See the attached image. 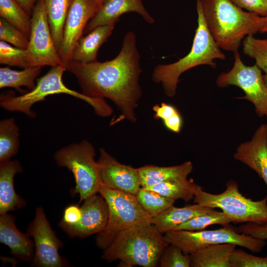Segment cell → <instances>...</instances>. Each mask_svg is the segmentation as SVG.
Returning a JSON list of instances; mask_svg holds the SVG:
<instances>
[{
    "instance_id": "cell-1",
    "label": "cell",
    "mask_w": 267,
    "mask_h": 267,
    "mask_svg": "<svg viewBox=\"0 0 267 267\" xmlns=\"http://www.w3.org/2000/svg\"><path fill=\"white\" fill-rule=\"evenodd\" d=\"M139 59L135 36L129 32L114 59L88 63L72 61L65 68L76 77L84 94L110 99L121 112L120 120L134 123L135 109L142 94L138 82L142 72Z\"/></svg>"
},
{
    "instance_id": "cell-2",
    "label": "cell",
    "mask_w": 267,
    "mask_h": 267,
    "mask_svg": "<svg viewBox=\"0 0 267 267\" xmlns=\"http://www.w3.org/2000/svg\"><path fill=\"white\" fill-rule=\"evenodd\" d=\"M207 27L218 46L233 53L248 35L260 32L264 17L245 11L230 0H200Z\"/></svg>"
},
{
    "instance_id": "cell-3",
    "label": "cell",
    "mask_w": 267,
    "mask_h": 267,
    "mask_svg": "<svg viewBox=\"0 0 267 267\" xmlns=\"http://www.w3.org/2000/svg\"><path fill=\"white\" fill-rule=\"evenodd\" d=\"M197 27L191 48L188 53L178 61L169 64H159L153 69L152 79L161 83L165 94L175 95L180 76L193 67L207 65L216 67L217 59L224 60L225 55L211 36L205 21L200 0H196Z\"/></svg>"
},
{
    "instance_id": "cell-4",
    "label": "cell",
    "mask_w": 267,
    "mask_h": 267,
    "mask_svg": "<svg viewBox=\"0 0 267 267\" xmlns=\"http://www.w3.org/2000/svg\"><path fill=\"white\" fill-rule=\"evenodd\" d=\"M168 244L152 223L135 226L120 233L103 251L101 258L108 262L119 260L131 267H155Z\"/></svg>"
},
{
    "instance_id": "cell-5",
    "label": "cell",
    "mask_w": 267,
    "mask_h": 267,
    "mask_svg": "<svg viewBox=\"0 0 267 267\" xmlns=\"http://www.w3.org/2000/svg\"><path fill=\"white\" fill-rule=\"evenodd\" d=\"M65 71L64 66L52 67L46 73L37 80L35 88L29 92L18 96L11 92L1 94L0 97L1 107L8 111L22 112L33 118L36 114L32 111L31 107L34 104L44 100L49 95L64 93L86 102L99 116L108 117L112 114V107L104 98L88 96L67 87L62 80Z\"/></svg>"
},
{
    "instance_id": "cell-6",
    "label": "cell",
    "mask_w": 267,
    "mask_h": 267,
    "mask_svg": "<svg viewBox=\"0 0 267 267\" xmlns=\"http://www.w3.org/2000/svg\"><path fill=\"white\" fill-rule=\"evenodd\" d=\"M99 193L105 200L108 211L105 227L97 233V246L107 248L121 232L131 228L151 223L152 217L138 202L135 195L109 189L103 185Z\"/></svg>"
},
{
    "instance_id": "cell-7",
    "label": "cell",
    "mask_w": 267,
    "mask_h": 267,
    "mask_svg": "<svg viewBox=\"0 0 267 267\" xmlns=\"http://www.w3.org/2000/svg\"><path fill=\"white\" fill-rule=\"evenodd\" d=\"M193 191L194 203L221 209L234 223H267V196L258 201L247 198L239 192L238 185L235 180L227 181L225 190L219 194L207 192L196 183Z\"/></svg>"
},
{
    "instance_id": "cell-8",
    "label": "cell",
    "mask_w": 267,
    "mask_h": 267,
    "mask_svg": "<svg viewBox=\"0 0 267 267\" xmlns=\"http://www.w3.org/2000/svg\"><path fill=\"white\" fill-rule=\"evenodd\" d=\"M95 155L93 146L87 140L63 147L54 154L57 165L67 168L73 173L76 185L72 193L79 195V202L99 193L102 185Z\"/></svg>"
},
{
    "instance_id": "cell-9",
    "label": "cell",
    "mask_w": 267,
    "mask_h": 267,
    "mask_svg": "<svg viewBox=\"0 0 267 267\" xmlns=\"http://www.w3.org/2000/svg\"><path fill=\"white\" fill-rule=\"evenodd\" d=\"M164 236L168 244L178 246L187 254L211 245L222 243L234 244L253 253H259L267 245L266 240L238 233L236 228L229 224L213 230H170Z\"/></svg>"
},
{
    "instance_id": "cell-10",
    "label": "cell",
    "mask_w": 267,
    "mask_h": 267,
    "mask_svg": "<svg viewBox=\"0 0 267 267\" xmlns=\"http://www.w3.org/2000/svg\"><path fill=\"white\" fill-rule=\"evenodd\" d=\"M234 62L228 71L221 73L216 80L220 88L235 86L244 92V99L255 106L256 114L260 118H267V88L262 70L255 64L247 66L243 62L238 51L234 53Z\"/></svg>"
},
{
    "instance_id": "cell-11",
    "label": "cell",
    "mask_w": 267,
    "mask_h": 267,
    "mask_svg": "<svg viewBox=\"0 0 267 267\" xmlns=\"http://www.w3.org/2000/svg\"><path fill=\"white\" fill-rule=\"evenodd\" d=\"M26 49L29 67L64 66L55 45L42 0H38L33 9Z\"/></svg>"
},
{
    "instance_id": "cell-12",
    "label": "cell",
    "mask_w": 267,
    "mask_h": 267,
    "mask_svg": "<svg viewBox=\"0 0 267 267\" xmlns=\"http://www.w3.org/2000/svg\"><path fill=\"white\" fill-rule=\"evenodd\" d=\"M27 233L34 239L33 266L63 267L69 265L59 254L62 242L51 228L42 207L36 209L35 218L28 227Z\"/></svg>"
},
{
    "instance_id": "cell-13",
    "label": "cell",
    "mask_w": 267,
    "mask_h": 267,
    "mask_svg": "<svg viewBox=\"0 0 267 267\" xmlns=\"http://www.w3.org/2000/svg\"><path fill=\"white\" fill-rule=\"evenodd\" d=\"M100 5L95 0H73L65 21L62 43L58 51L65 67L72 61L77 42Z\"/></svg>"
},
{
    "instance_id": "cell-14",
    "label": "cell",
    "mask_w": 267,
    "mask_h": 267,
    "mask_svg": "<svg viewBox=\"0 0 267 267\" xmlns=\"http://www.w3.org/2000/svg\"><path fill=\"white\" fill-rule=\"evenodd\" d=\"M99 153L97 163L102 185L136 196L141 187L137 168L120 163L103 148Z\"/></svg>"
},
{
    "instance_id": "cell-15",
    "label": "cell",
    "mask_w": 267,
    "mask_h": 267,
    "mask_svg": "<svg viewBox=\"0 0 267 267\" xmlns=\"http://www.w3.org/2000/svg\"><path fill=\"white\" fill-rule=\"evenodd\" d=\"M97 194L84 200L81 207V217L77 224L68 225L59 223L61 228L70 237L85 238L97 234L105 227L108 221V206L104 198Z\"/></svg>"
},
{
    "instance_id": "cell-16",
    "label": "cell",
    "mask_w": 267,
    "mask_h": 267,
    "mask_svg": "<svg viewBox=\"0 0 267 267\" xmlns=\"http://www.w3.org/2000/svg\"><path fill=\"white\" fill-rule=\"evenodd\" d=\"M233 157L254 171L267 186V124L260 126L250 140L240 144Z\"/></svg>"
},
{
    "instance_id": "cell-17",
    "label": "cell",
    "mask_w": 267,
    "mask_h": 267,
    "mask_svg": "<svg viewBox=\"0 0 267 267\" xmlns=\"http://www.w3.org/2000/svg\"><path fill=\"white\" fill-rule=\"evenodd\" d=\"M130 12L137 13L149 24L154 22L142 0H103L97 11L88 23L84 33L87 34L99 26L116 24L121 15Z\"/></svg>"
},
{
    "instance_id": "cell-18",
    "label": "cell",
    "mask_w": 267,
    "mask_h": 267,
    "mask_svg": "<svg viewBox=\"0 0 267 267\" xmlns=\"http://www.w3.org/2000/svg\"><path fill=\"white\" fill-rule=\"evenodd\" d=\"M15 217L8 213L0 216V242L10 249L15 257L27 263L32 262L34 242L27 234L21 232L16 227Z\"/></svg>"
},
{
    "instance_id": "cell-19",
    "label": "cell",
    "mask_w": 267,
    "mask_h": 267,
    "mask_svg": "<svg viewBox=\"0 0 267 267\" xmlns=\"http://www.w3.org/2000/svg\"><path fill=\"white\" fill-rule=\"evenodd\" d=\"M23 172L17 160L0 163V215L19 209L26 205V201L15 192L14 178Z\"/></svg>"
},
{
    "instance_id": "cell-20",
    "label": "cell",
    "mask_w": 267,
    "mask_h": 267,
    "mask_svg": "<svg viewBox=\"0 0 267 267\" xmlns=\"http://www.w3.org/2000/svg\"><path fill=\"white\" fill-rule=\"evenodd\" d=\"M115 25L99 26L82 36L75 46L72 61L82 63L96 61L99 48L111 35Z\"/></svg>"
},
{
    "instance_id": "cell-21",
    "label": "cell",
    "mask_w": 267,
    "mask_h": 267,
    "mask_svg": "<svg viewBox=\"0 0 267 267\" xmlns=\"http://www.w3.org/2000/svg\"><path fill=\"white\" fill-rule=\"evenodd\" d=\"M141 187H149L170 180H183L187 178L193 170L190 161L169 167L146 165L137 168Z\"/></svg>"
},
{
    "instance_id": "cell-22",
    "label": "cell",
    "mask_w": 267,
    "mask_h": 267,
    "mask_svg": "<svg viewBox=\"0 0 267 267\" xmlns=\"http://www.w3.org/2000/svg\"><path fill=\"white\" fill-rule=\"evenodd\" d=\"M214 208L196 203L181 208L172 205L159 215L152 217L151 223L162 233L173 230L176 227L190 219L210 212Z\"/></svg>"
},
{
    "instance_id": "cell-23",
    "label": "cell",
    "mask_w": 267,
    "mask_h": 267,
    "mask_svg": "<svg viewBox=\"0 0 267 267\" xmlns=\"http://www.w3.org/2000/svg\"><path fill=\"white\" fill-rule=\"evenodd\" d=\"M237 245L232 243L211 245L189 254L192 267H232L230 256Z\"/></svg>"
},
{
    "instance_id": "cell-24",
    "label": "cell",
    "mask_w": 267,
    "mask_h": 267,
    "mask_svg": "<svg viewBox=\"0 0 267 267\" xmlns=\"http://www.w3.org/2000/svg\"><path fill=\"white\" fill-rule=\"evenodd\" d=\"M46 12L55 45L59 51L65 21L73 0H42Z\"/></svg>"
},
{
    "instance_id": "cell-25",
    "label": "cell",
    "mask_w": 267,
    "mask_h": 267,
    "mask_svg": "<svg viewBox=\"0 0 267 267\" xmlns=\"http://www.w3.org/2000/svg\"><path fill=\"white\" fill-rule=\"evenodd\" d=\"M42 68L30 67L17 71L8 67H0V88H13L22 91L21 87H25L31 90L36 86L35 80L40 73Z\"/></svg>"
},
{
    "instance_id": "cell-26",
    "label": "cell",
    "mask_w": 267,
    "mask_h": 267,
    "mask_svg": "<svg viewBox=\"0 0 267 267\" xmlns=\"http://www.w3.org/2000/svg\"><path fill=\"white\" fill-rule=\"evenodd\" d=\"M19 131L13 118L0 122V163L10 160L18 151Z\"/></svg>"
},
{
    "instance_id": "cell-27",
    "label": "cell",
    "mask_w": 267,
    "mask_h": 267,
    "mask_svg": "<svg viewBox=\"0 0 267 267\" xmlns=\"http://www.w3.org/2000/svg\"><path fill=\"white\" fill-rule=\"evenodd\" d=\"M0 16L29 38L31 17L16 0H0Z\"/></svg>"
},
{
    "instance_id": "cell-28",
    "label": "cell",
    "mask_w": 267,
    "mask_h": 267,
    "mask_svg": "<svg viewBox=\"0 0 267 267\" xmlns=\"http://www.w3.org/2000/svg\"><path fill=\"white\" fill-rule=\"evenodd\" d=\"M195 183L192 179L183 180H170L146 187V188L154 190L166 197L176 201L178 199H181L187 202L194 198L193 189Z\"/></svg>"
},
{
    "instance_id": "cell-29",
    "label": "cell",
    "mask_w": 267,
    "mask_h": 267,
    "mask_svg": "<svg viewBox=\"0 0 267 267\" xmlns=\"http://www.w3.org/2000/svg\"><path fill=\"white\" fill-rule=\"evenodd\" d=\"M135 196L142 208L152 218L163 212L176 201L144 187L140 188Z\"/></svg>"
},
{
    "instance_id": "cell-30",
    "label": "cell",
    "mask_w": 267,
    "mask_h": 267,
    "mask_svg": "<svg viewBox=\"0 0 267 267\" xmlns=\"http://www.w3.org/2000/svg\"><path fill=\"white\" fill-rule=\"evenodd\" d=\"M232 222L230 217L224 212L213 211L205 214L196 216L187 222L178 225L173 230H185L198 231L204 230L206 227L213 224L222 225Z\"/></svg>"
},
{
    "instance_id": "cell-31",
    "label": "cell",
    "mask_w": 267,
    "mask_h": 267,
    "mask_svg": "<svg viewBox=\"0 0 267 267\" xmlns=\"http://www.w3.org/2000/svg\"><path fill=\"white\" fill-rule=\"evenodd\" d=\"M244 54L255 59L259 68L267 75V39L256 38L253 35L246 36L242 41Z\"/></svg>"
},
{
    "instance_id": "cell-32",
    "label": "cell",
    "mask_w": 267,
    "mask_h": 267,
    "mask_svg": "<svg viewBox=\"0 0 267 267\" xmlns=\"http://www.w3.org/2000/svg\"><path fill=\"white\" fill-rule=\"evenodd\" d=\"M0 63L23 68L30 67L27 49L0 41Z\"/></svg>"
},
{
    "instance_id": "cell-33",
    "label": "cell",
    "mask_w": 267,
    "mask_h": 267,
    "mask_svg": "<svg viewBox=\"0 0 267 267\" xmlns=\"http://www.w3.org/2000/svg\"><path fill=\"white\" fill-rule=\"evenodd\" d=\"M190 255L173 244L164 248L159 262L161 267H190Z\"/></svg>"
},
{
    "instance_id": "cell-34",
    "label": "cell",
    "mask_w": 267,
    "mask_h": 267,
    "mask_svg": "<svg viewBox=\"0 0 267 267\" xmlns=\"http://www.w3.org/2000/svg\"><path fill=\"white\" fill-rule=\"evenodd\" d=\"M0 40L23 49H26L29 44V38L25 34L1 17Z\"/></svg>"
},
{
    "instance_id": "cell-35",
    "label": "cell",
    "mask_w": 267,
    "mask_h": 267,
    "mask_svg": "<svg viewBox=\"0 0 267 267\" xmlns=\"http://www.w3.org/2000/svg\"><path fill=\"white\" fill-rule=\"evenodd\" d=\"M232 267H267V255L259 257L240 249H235L230 257Z\"/></svg>"
},
{
    "instance_id": "cell-36",
    "label": "cell",
    "mask_w": 267,
    "mask_h": 267,
    "mask_svg": "<svg viewBox=\"0 0 267 267\" xmlns=\"http://www.w3.org/2000/svg\"><path fill=\"white\" fill-rule=\"evenodd\" d=\"M234 4L248 12L262 17L267 16V0H230Z\"/></svg>"
},
{
    "instance_id": "cell-37",
    "label": "cell",
    "mask_w": 267,
    "mask_h": 267,
    "mask_svg": "<svg viewBox=\"0 0 267 267\" xmlns=\"http://www.w3.org/2000/svg\"><path fill=\"white\" fill-rule=\"evenodd\" d=\"M240 233L250 235L256 238L267 239V223L259 224L248 222L236 228Z\"/></svg>"
},
{
    "instance_id": "cell-38",
    "label": "cell",
    "mask_w": 267,
    "mask_h": 267,
    "mask_svg": "<svg viewBox=\"0 0 267 267\" xmlns=\"http://www.w3.org/2000/svg\"><path fill=\"white\" fill-rule=\"evenodd\" d=\"M81 214V209L78 205H69L65 209L62 220L60 223L68 225H74L80 221Z\"/></svg>"
},
{
    "instance_id": "cell-39",
    "label": "cell",
    "mask_w": 267,
    "mask_h": 267,
    "mask_svg": "<svg viewBox=\"0 0 267 267\" xmlns=\"http://www.w3.org/2000/svg\"><path fill=\"white\" fill-rule=\"evenodd\" d=\"M152 109L155 112L154 118L156 119H161L163 121L170 118L178 112L174 106L166 103H162L160 105H155Z\"/></svg>"
},
{
    "instance_id": "cell-40",
    "label": "cell",
    "mask_w": 267,
    "mask_h": 267,
    "mask_svg": "<svg viewBox=\"0 0 267 267\" xmlns=\"http://www.w3.org/2000/svg\"><path fill=\"white\" fill-rule=\"evenodd\" d=\"M163 122L165 126L168 130L176 133L180 132L182 121L178 112L170 118L164 120Z\"/></svg>"
},
{
    "instance_id": "cell-41",
    "label": "cell",
    "mask_w": 267,
    "mask_h": 267,
    "mask_svg": "<svg viewBox=\"0 0 267 267\" xmlns=\"http://www.w3.org/2000/svg\"><path fill=\"white\" fill-rule=\"evenodd\" d=\"M19 4L30 14L38 0H16Z\"/></svg>"
},
{
    "instance_id": "cell-42",
    "label": "cell",
    "mask_w": 267,
    "mask_h": 267,
    "mask_svg": "<svg viewBox=\"0 0 267 267\" xmlns=\"http://www.w3.org/2000/svg\"><path fill=\"white\" fill-rule=\"evenodd\" d=\"M260 33H267V16L264 17V23Z\"/></svg>"
},
{
    "instance_id": "cell-43",
    "label": "cell",
    "mask_w": 267,
    "mask_h": 267,
    "mask_svg": "<svg viewBox=\"0 0 267 267\" xmlns=\"http://www.w3.org/2000/svg\"><path fill=\"white\" fill-rule=\"evenodd\" d=\"M264 80L265 83V84L266 85V87L267 88V75H263Z\"/></svg>"
},
{
    "instance_id": "cell-44",
    "label": "cell",
    "mask_w": 267,
    "mask_h": 267,
    "mask_svg": "<svg viewBox=\"0 0 267 267\" xmlns=\"http://www.w3.org/2000/svg\"><path fill=\"white\" fill-rule=\"evenodd\" d=\"M97 2H98L99 3L101 4L103 0H95Z\"/></svg>"
}]
</instances>
